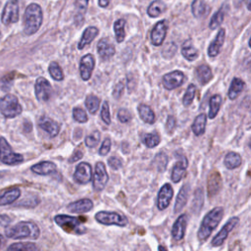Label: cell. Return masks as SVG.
Listing matches in <instances>:
<instances>
[{
    "mask_svg": "<svg viewBox=\"0 0 251 251\" xmlns=\"http://www.w3.org/2000/svg\"><path fill=\"white\" fill-rule=\"evenodd\" d=\"M223 217H224L223 207H215L204 216L197 232L198 239L201 242L206 241L209 238L213 230L218 226V225L222 221Z\"/></svg>",
    "mask_w": 251,
    "mask_h": 251,
    "instance_id": "cell-1",
    "label": "cell"
},
{
    "mask_svg": "<svg viewBox=\"0 0 251 251\" xmlns=\"http://www.w3.org/2000/svg\"><path fill=\"white\" fill-rule=\"evenodd\" d=\"M39 227L32 222H20L13 226L7 227L5 235L13 239H37L39 237Z\"/></svg>",
    "mask_w": 251,
    "mask_h": 251,
    "instance_id": "cell-2",
    "label": "cell"
},
{
    "mask_svg": "<svg viewBox=\"0 0 251 251\" xmlns=\"http://www.w3.org/2000/svg\"><path fill=\"white\" fill-rule=\"evenodd\" d=\"M42 10L38 4H29L24 15V31L26 35L35 33L42 24Z\"/></svg>",
    "mask_w": 251,
    "mask_h": 251,
    "instance_id": "cell-3",
    "label": "cell"
},
{
    "mask_svg": "<svg viewBox=\"0 0 251 251\" xmlns=\"http://www.w3.org/2000/svg\"><path fill=\"white\" fill-rule=\"evenodd\" d=\"M55 223L61 226L66 232L69 233H75V234H82L86 231L85 227L81 226L82 220L80 218L72 217L69 215H57L54 218Z\"/></svg>",
    "mask_w": 251,
    "mask_h": 251,
    "instance_id": "cell-4",
    "label": "cell"
},
{
    "mask_svg": "<svg viewBox=\"0 0 251 251\" xmlns=\"http://www.w3.org/2000/svg\"><path fill=\"white\" fill-rule=\"evenodd\" d=\"M0 112L7 119H13L22 113V106L17 96L6 94L0 98Z\"/></svg>",
    "mask_w": 251,
    "mask_h": 251,
    "instance_id": "cell-5",
    "label": "cell"
},
{
    "mask_svg": "<svg viewBox=\"0 0 251 251\" xmlns=\"http://www.w3.org/2000/svg\"><path fill=\"white\" fill-rule=\"evenodd\" d=\"M0 161L8 166H16L24 162L22 154L13 151L11 145L5 137H0Z\"/></svg>",
    "mask_w": 251,
    "mask_h": 251,
    "instance_id": "cell-6",
    "label": "cell"
},
{
    "mask_svg": "<svg viewBox=\"0 0 251 251\" xmlns=\"http://www.w3.org/2000/svg\"><path fill=\"white\" fill-rule=\"evenodd\" d=\"M95 220L98 223L106 226L115 225L119 226H125L127 225V220L124 215L111 211H100L96 213Z\"/></svg>",
    "mask_w": 251,
    "mask_h": 251,
    "instance_id": "cell-7",
    "label": "cell"
},
{
    "mask_svg": "<svg viewBox=\"0 0 251 251\" xmlns=\"http://www.w3.org/2000/svg\"><path fill=\"white\" fill-rule=\"evenodd\" d=\"M109 180V176L103 162H98L95 165V171L92 179V186L95 191H101L105 188Z\"/></svg>",
    "mask_w": 251,
    "mask_h": 251,
    "instance_id": "cell-8",
    "label": "cell"
},
{
    "mask_svg": "<svg viewBox=\"0 0 251 251\" xmlns=\"http://www.w3.org/2000/svg\"><path fill=\"white\" fill-rule=\"evenodd\" d=\"M19 21V1L9 0L2 12L1 22L8 25L10 24L17 23Z\"/></svg>",
    "mask_w": 251,
    "mask_h": 251,
    "instance_id": "cell-9",
    "label": "cell"
},
{
    "mask_svg": "<svg viewBox=\"0 0 251 251\" xmlns=\"http://www.w3.org/2000/svg\"><path fill=\"white\" fill-rule=\"evenodd\" d=\"M35 96L38 101L46 102L50 99L52 94V87L50 82L45 77H38L34 84Z\"/></svg>",
    "mask_w": 251,
    "mask_h": 251,
    "instance_id": "cell-10",
    "label": "cell"
},
{
    "mask_svg": "<svg viewBox=\"0 0 251 251\" xmlns=\"http://www.w3.org/2000/svg\"><path fill=\"white\" fill-rule=\"evenodd\" d=\"M184 81V74L180 71H173L163 75L162 83L168 90H173L180 86Z\"/></svg>",
    "mask_w": 251,
    "mask_h": 251,
    "instance_id": "cell-11",
    "label": "cell"
},
{
    "mask_svg": "<svg viewBox=\"0 0 251 251\" xmlns=\"http://www.w3.org/2000/svg\"><path fill=\"white\" fill-rule=\"evenodd\" d=\"M239 219L237 217H232L230 218L227 223H226V225L222 227V229L217 233V235L212 239V245L217 247L220 246L224 243V241L227 238L229 232L233 229V227H235V226L238 224Z\"/></svg>",
    "mask_w": 251,
    "mask_h": 251,
    "instance_id": "cell-12",
    "label": "cell"
},
{
    "mask_svg": "<svg viewBox=\"0 0 251 251\" xmlns=\"http://www.w3.org/2000/svg\"><path fill=\"white\" fill-rule=\"evenodd\" d=\"M91 176H92L91 166L88 163L82 162L76 166L74 174V179L77 183L79 184L88 183L91 180Z\"/></svg>",
    "mask_w": 251,
    "mask_h": 251,
    "instance_id": "cell-13",
    "label": "cell"
},
{
    "mask_svg": "<svg viewBox=\"0 0 251 251\" xmlns=\"http://www.w3.org/2000/svg\"><path fill=\"white\" fill-rule=\"evenodd\" d=\"M167 30H168L167 22L165 20L158 22L154 25V27L151 31V34H150L152 44L155 46H160L164 42V39L167 34Z\"/></svg>",
    "mask_w": 251,
    "mask_h": 251,
    "instance_id": "cell-14",
    "label": "cell"
},
{
    "mask_svg": "<svg viewBox=\"0 0 251 251\" xmlns=\"http://www.w3.org/2000/svg\"><path fill=\"white\" fill-rule=\"evenodd\" d=\"M174 195V190L173 187L170 183H165L161 189L159 190L158 193V198H157V206L159 210H165L166 208H168V206L170 205L172 198Z\"/></svg>",
    "mask_w": 251,
    "mask_h": 251,
    "instance_id": "cell-15",
    "label": "cell"
},
{
    "mask_svg": "<svg viewBox=\"0 0 251 251\" xmlns=\"http://www.w3.org/2000/svg\"><path fill=\"white\" fill-rule=\"evenodd\" d=\"M95 66V59L93 55L86 54L80 59L79 63V73L83 80H88L91 77L92 71Z\"/></svg>",
    "mask_w": 251,
    "mask_h": 251,
    "instance_id": "cell-16",
    "label": "cell"
},
{
    "mask_svg": "<svg viewBox=\"0 0 251 251\" xmlns=\"http://www.w3.org/2000/svg\"><path fill=\"white\" fill-rule=\"evenodd\" d=\"M186 224H187V216L185 214L180 215L175 222L172 228V236L176 241H179L183 238L185 233Z\"/></svg>",
    "mask_w": 251,
    "mask_h": 251,
    "instance_id": "cell-17",
    "label": "cell"
},
{
    "mask_svg": "<svg viewBox=\"0 0 251 251\" xmlns=\"http://www.w3.org/2000/svg\"><path fill=\"white\" fill-rule=\"evenodd\" d=\"M221 187H222V176L220 173L215 171L212 174H210V176H208V181H207L208 195L210 197L215 196L221 190Z\"/></svg>",
    "mask_w": 251,
    "mask_h": 251,
    "instance_id": "cell-18",
    "label": "cell"
},
{
    "mask_svg": "<svg viewBox=\"0 0 251 251\" xmlns=\"http://www.w3.org/2000/svg\"><path fill=\"white\" fill-rule=\"evenodd\" d=\"M93 208V202L88 198L79 199L72 202L67 206V209L73 213H86Z\"/></svg>",
    "mask_w": 251,
    "mask_h": 251,
    "instance_id": "cell-19",
    "label": "cell"
},
{
    "mask_svg": "<svg viewBox=\"0 0 251 251\" xmlns=\"http://www.w3.org/2000/svg\"><path fill=\"white\" fill-rule=\"evenodd\" d=\"M38 126L45 130L51 137L56 136L60 131V126L57 122L54 120L47 118V117H41L38 121Z\"/></svg>",
    "mask_w": 251,
    "mask_h": 251,
    "instance_id": "cell-20",
    "label": "cell"
},
{
    "mask_svg": "<svg viewBox=\"0 0 251 251\" xmlns=\"http://www.w3.org/2000/svg\"><path fill=\"white\" fill-rule=\"evenodd\" d=\"M225 37H226V30L224 28H221L217 33L215 39L211 42V44L208 47V55L210 57H216L220 53V50L225 42Z\"/></svg>",
    "mask_w": 251,
    "mask_h": 251,
    "instance_id": "cell-21",
    "label": "cell"
},
{
    "mask_svg": "<svg viewBox=\"0 0 251 251\" xmlns=\"http://www.w3.org/2000/svg\"><path fill=\"white\" fill-rule=\"evenodd\" d=\"M187 166H188V161L185 157H182L176 163V165L173 168L172 176H171V178L174 182L176 183L178 182L185 176Z\"/></svg>",
    "mask_w": 251,
    "mask_h": 251,
    "instance_id": "cell-22",
    "label": "cell"
},
{
    "mask_svg": "<svg viewBox=\"0 0 251 251\" xmlns=\"http://www.w3.org/2000/svg\"><path fill=\"white\" fill-rule=\"evenodd\" d=\"M97 52L101 59L108 60L115 54V47L107 38H102L97 44Z\"/></svg>",
    "mask_w": 251,
    "mask_h": 251,
    "instance_id": "cell-23",
    "label": "cell"
},
{
    "mask_svg": "<svg viewBox=\"0 0 251 251\" xmlns=\"http://www.w3.org/2000/svg\"><path fill=\"white\" fill-rule=\"evenodd\" d=\"M30 170L36 174V175H39V176H48V175H51L53 173L56 172L57 170V167L56 165L53 163V162H50V161H43V162H40L38 164H35L33 165Z\"/></svg>",
    "mask_w": 251,
    "mask_h": 251,
    "instance_id": "cell-24",
    "label": "cell"
},
{
    "mask_svg": "<svg viewBox=\"0 0 251 251\" xmlns=\"http://www.w3.org/2000/svg\"><path fill=\"white\" fill-rule=\"evenodd\" d=\"M98 28L95 27V26H88L84 29L81 37H80V40L77 44V48L79 50L83 49L86 45H88L89 43H91L93 41V39L97 36L98 34Z\"/></svg>",
    "mask_w": 251,
    "mask_h": 251,
    "instance_id": "cell-25",
    "label": "cell"
},
{
    "mask_svg": "<svg viewBox=\"0 0 251 251\" xmlns=\"http://www.w3.org/2000/svg\"><path fill=\"white\" fill-rule=\"evenodd\" d=\"M20 196H21V189L18 187L5 190L2 193H0V206L12 204Z\"/></svg>",
    "mask_w": 251,
    "mask_h": 251,
    "instance_id": "cell-26",
    "label": "cell"
},
{
    "mask_svg": "<svg viewBox=\"0 0 251 251\" xmlns=\"http://www.w3.org/2000/svg\"><path fill=\"white\" fill-rule=\"evenodd\" d=\"M89 0H75V22L76 25H80L83 23L84 15L87 10Z\"/></svg>",
    "mask_w": 251,
    "mask_h": 251,
    "instance_id": "cell-27",
    "label": "cell"
},
{
    "mask_svg": "<svg viewBox=\"0 0 251 251\" xmlns=\"http://www.w3.org/2000/svg\"><path fill=\"white\" fill-rule=\"evenodd\" d=\"M188 193H189V186L187 184H184L178 191V194L176 199V204H175V212L176 213L180 212L183 209V207L185 206L187 199H188Z\"/></svg>",
    "mask_w": 251,
    "mask_h": 251,
    "instance_id": "cell-28",
    "label": "cell"
},
{
    "mask_svg": "<svg viewBox=\"0 0 251 251\" xmlns=\"http://www.w3.org/2000/svg\"><path fill=\"white\" fill-rule=\"evenodd\" d=\"M244 81L239 78V77H234L230 83L228 92H227V96L230 100H234L238 97V95L242 92L243 88H244Z\"/></svg>",
    "mask_w": 251,
    "mask_h": 251,
    "instance_id": "cell-29",
    "label": "cell"
},
{
    "mask_svg": "<svg viewBox=\"0 0 251 251\" xmlns=\"http://www.w3.org/2000/svg\"><path fill=\"white\" fill-rule=\"evenodd\" d=\"M138 114L139 117L141 118V120L146 123V124H154L155 123V113L153 112V110L146 104H139L138 105Z\"/></svg>",
    "mask_w": 251,
    "mask_h": 251,
    "instance_id": "cell-30",
    "label": "cell"
},
{
    "mask_svg": "<svg viewBox=\"0 0 251 251\" xmlns=\"http://www.w3.org/2000/svg\"><path fill=\"white\" fill-rule=\"evenodd\" d=\"M196 76H197L199 82L202 85H204L212 79L213 74H212V71L209 66L201 65L196 69Z\"/></svg>",
    "mask_w": 251,
    "mask_h": 251,
    "instance_id": "cell-31",
    "label": "cell"
},
{
    "mask_svg": "<svg viewBox=\"0 0 251 251\" xmlns=\"http://www.w3.org/2000/svg\"><path fill=\"white\" fill-rule=\"evenodd\" d=\"M206 122H207V118H206L205 114H199L195 118V120L191 126V129L195 135L199 136L205 132Z\"/></svg>",
    "mask_w": 251,
    "mask_h": 251,
    "instance_id": "cell-32",
    "label": "cell"
},
{
    "mask_svg": "<svg viewBox=\"0 0 251 251\" xmlns=\"http://www.w3.org/2000/svg\"><path fill=\"white\" fill-rule=\"evenodd\" d=\"M224 163H225V166L229 169V170H232V169H235V168H238L241 163H242V159L240 157V155L236 152H233V151H230L228 152L226 157H225V160H224Z\"/></svg>",
    "mask_w": 251,
    "mask_h": 251,
    "instance_id": "cell-33",
    "label": "cell"
},
{
    "mask_svg": "<svg viewBox=\"0 0 251 251\" xmlns=\"http://www.w3.org/2000/svg\"><path fill=\"white\" fill-rule=\"evenodd\" d=\"M181 54L188 61H194L198 57V51L190 40H186L181 46Z\"/></svg>",
    "mask_w": 251,
    "mask_h": 251,
    "instance_id": "cell-34",
    "label": "cell"
},
{
    "mask_svg": "<svg viewBox=\"0 0 251 251\" xmlns=\"http://www.w3.org/2000/svg\"><path fill=\"white\" fill-rule=\"evenodd\" d=\"M166 5L163 1L161 0H155L153 1L148 9H147V14L151 17V18H157L159 17L161 14H163L166 10Z\"/></svg>",
    "mask_w": 251,
    "mask_h": 251,
    "instance_id": "cell-35",
    "label": "cell"
},
{
    "mask_svg": "<svg viewBox=\"0 0 251 251\" xmlns=\"http://www.w3.org/2000/svg\"><path fill=\"white\" fill-rule=\"evenodd\" d=\"M222 104V97L220 94H215L210 98V102H209V113L208 116L210 119H214L221 107Z\"/></svg>",
    "mask_w": 251,
    "mask_h": 251,
    "instance_id": "cell-36",
    "label": "cell"
},
{
    "mask_svg": "<svg viewBox=\"0 0 251 251\" xmlns=\"http://www.w3.org/2000/svg\"><path fill=\"white\" fill-rule=\"evenodd\" d=\"M125 26H126V21L123 19H120L114 23V31H115V36L116 40L121 43L125 40L126 37V31H125Z\"/></svg>",
    "mask_w": 251,
    "mask_h": 251,
    "instance_id": "cell-37",
    "label": "cell"
},
{
    "mask_svg": "<svg viewBox=\"0 0 251 251\" xmlns=\"http://www.w3.org/2000/svg\"><path fill=\"white\" fill-rule=\"evenodd\" d=\"M191 10L195 18H202L207 12V7L203 0H194L191 5Z\"/></svg>",
    "mask_w": 251,
    "mask_h": 251,
    "instance_id": "cell-38",
    "label": "cell"
},
{
    "mask_svg": "<svg viewBox=\"0 0 251 251\" xmlns=\"http://www.w3.org/2000/svg\"><path fill=\"white\" fill-rule=\"evenodd\" d=\"M48 71L53 79H55L57 81L64 79V73L62 71V68L58 65V63L51 62L48 67Z\"/></svg>",
    "mask_w": 251,
    "mask_h": 251,
    "instance_id": "cell-39",
    "label": "cell"
},
{
    "mask_svg": "<svg viewBox=\"0 0 251 251\" xmlns=\"http://www.w3.org/2000/svg\"><path fill=\"white\" fill-rule=\"evenodd\" d=\"M142 141L146 147L154 148L160 143V136L157 132L147 133L142 137Z\"/></svg>",
    "mask_w": 251,
    "mask_h": 251,
    "instance_id": "cell-40",
    "label": "cell"
},
{
    "mask_svg": "<svg viewBox=\"0 0 251 251\" xmlns=\"http://www.w3.org/2000/svg\"><path fill=\"white\" fill-rule=\"evenodd\" d=\"M99 104H100L99 98L93 94H90L85 98V106L89 111V113L91 114H95L97 112L99 108Z\"/></svg>",
    "mask_w": 251,
    "mask_h": 251,
    "instance_id": "cell-41",
    "label": "cell"
},
{
    "mask_svg": "<svg viewBox=\"0 0 251 251\" xmlns=\"http://www.w3.org/2000/svg\"><path fill=\"white\" fill-rule=\"evenodd\" d=\"M7 249L14 250V251H33V250H37L38 247L31 242H27V243L20 242V243H14L10 245Z\"/></svg>",
    "mask_w": 251,
    "mask_h": 251,
    "instance_id": "cell-42",
    "label": "cell"
},
{
    "mask_svg": "<svg viewBox=\"0 0 251 251\" xmlns=\"http://www.w3.org/2000/svg\"><path fill=\"white\" fill-rule=\"evenodd\" d=\"M153 164L157 167V170L159 172L165 171L166 168H167V165H168V156L165 153H163V152L158 153L155 156Z\"/></svg>",
    "mask_w": 251,
    "mask_h": 251,
    "instance_id": "cell-43",
    "label": "cell"
},
{
    "mask_svg": "<svg viewBox=\"0 0 251 251\" xmlns=\"http://www.w3.org/2000/svg\"><path fill=\"white\" fill-rule=\"evenodd\" d=\"M195 93H196V86L193 83L189 84L182 98V103L184 106H189L192 103L195 97Z\"/></svg>",
    "mask_w": 251,
    "mask_h": 251,
    "instance_id": "cell-44",
    "label": "cell"
},
{
    "mask_svg": "<svg viewBox=\"0 0 251 251\" xmlns=\"http://www.w3.org/2000/svg\"><path fill=\"white\" fill-rule=\"evenodd\" d=\"M224 17H225V13L223 9H220L211 19V22L209 24V27L211 29H216L224 21Z\"/></svg>",
    "mask_w": 251,
    "mask_h": 251,
    "instance_id": "cell-45",
    "label": "cell"
},
{
    "mask_svg": "<svg viewBox=\"0 0 251 251\" xmlns=\"http://www.w3.org/2000/svg\"><path fill=\"white\" fill-rule=\"evenodd\" d=\"M73 118H74V120L75 122L81 123V124L82 123H86L87 120H88L86 112L83 109L79 108V107L74 108V110H73Z\"/></svg>",
    "mask_w": 251,
    "mask_h": 251,
    "instance_id": "cell-46",
    "label": "cell"
},
{
    "mask_svg": "<svg viewBox=\"0 0 251 251\" xmlns=\"http://www.w3.org/2000/svg\"><path fill=\"white\" fill-rule=\"evenodd\" d=\"M99 140H100V132L95 130L91 134L85 137V145L89 148H93L98 144Z\"/></svg>",
    "mask_w": 251,
    "mask_h": 251,
    "instance_id": "cell-47",
    "label": "cell"
},
{
    "mask_svg": "<svg viewBox=\"0 0 251 251\" xmlns=\"http://www.w3.org/2000/svg\"><path fill=\"white\" fill-rule=\"evenodd\" d=\"M100 116L103 120V122L106 125H110L111 124V116H110V109H109V103L107 101H105L102 105V109H101V113Z\"/></svg>",
    "mask_w": 251,
    "mask_h": 251,
    "instance_id": "cell-48",
    "label": "cell"
},
{
    "mask_svg": "<svg viewBox=\"0 0 251 251\" xmlns=\"http://www.w3.org/2000/svg\"><path fill=\"white\" fill-rule=\"evenodd\" d=\"M108 165L111 167V169L113 170H119L122 168L123 166V162L120 158L116 157V156H112L108 159Z\"/></svg>",
    "mask_w": 251,
    "mask_h": 251,
    "instance_id": "cell-49",
    "label": "cell"
},
{
    "mask_svg": "<svg viewBox=\"0 0 251 251\" xmlns=\"http://www.w3.org/2000/svg\"><path fill=\"white\" fill-rule=\"evenodd\" d=\"M118 119L121 123H127L130 121L131 119V115L130 113L126 110V109H121L119 112H118Z\"/></svg>",
    "mask_w": 251,
    "mask_h": 251,
    "instance_id": "cell-50",
    "label": "cell"
},
{
    "mask_svg": "<svg viewBox=\"0 0 251 251\" xmlns=\"http://www.w3.org/2000/svg\"><path fill=\"white\" fill-rule=\"evenodd\" d=\"M110 149H111V140H110V138H105V140L102 142V144L100 146L99 154L101 156H105L109 153Z\"/></svg>",
    "mask_w": 251,
    "mask_h": 251,
    "instance_id": "cell-51",
    "label": "cell"
},
{
    "mask_svg": "<svg viewBox=\"0 0 251 251\" xmlns=\"http://www.w3.org/2000/svg\"><path fill=\"white\" fill-rule=\"evenodd\" d=\"M176 119L174 116H169L166 122V130L168 131V133H172L175 130L176 127Z\"/></svg>",
    "mask_w": 251,
    "mask_h": 251,
    "instance_id": "cell-52",
    "label": "cell"
},
{
    "mask_svg": "<svg viewBox=\"0 0 251 251\" xmlns=\"http://www.w3.org/2000/svg\"><path fill=\"white\" fill-rule=\"evenodd\" d=\"M124 83L122 81L118 82L116 84V86L114 87V90H113V96L116 98V99H119L122 94H123V91H124Z\"/></svg>",
    "mask_w": 251,
    "mask_h": 251,
    "instance_id": "cell-53",
    "label": "cell"
},
{
    "mask_svg": "<svg viewBox=\"0 0 251 251\" xmlns=\"http://www.w3.org/2000/svg\"><path fill=\"white\" fill-rule=\"evenodd\" d=\"M11 224V219L7 215H0V226H8Z\"/></svg>",
    "mask_w": 251,
    "mask_h": 251,
    "instance_id": "cell-54",
    "label": "cell"
},
{
    "mask_svg": "<svg viewBox=\"0 0 251 251\" xmlns=\"http://www.w3.org/2000/svg\"><path fill=\"white\" fill-rule=\"evenodd\" d=\"M81 157H82V152L79 151V150H76V151H75V153L71 156V158L69 159V162H70V163L76 162V161L79 160Z\"/></svg>",
    "mask_w": 251,
    "mask_h": 251,
    "instance_id": "cell-55",
    "label": "cell"
},
{
    "mask_svg": "<svg viewBox=\"0 0 251 251\" xmlns=\"http://www.w3.org/2000/svg\"><path fill=\"white\" fill-rule=\"evenodd\" d=\"M109 3H110V0H98L99 6H100V7H103V8L107 7V6L109 5Z\"/></svg>",
    "mask_w": 251,
    "mask_h": 251,
    "instance_id": "cell-56",
    "label": "cell"
},
{
    "mask_svg": "<svg viewBox=\"0 0 251 251\" xmlns=\"http://www.w3.org/2000/svg\"><path fill=\"white\" fill-rule=\"evenodd\" d=\"M245 67L247 69H251V56L245 61Z\"/></svg>",
    "mask_w": 251,
    "mask_h": 251,
    "instance_id": "cell-57",
    "label": "cell"
},
{
    "mask_svg": "<svg viewBox=\"0 0 251 251\" xmlns=\"http://www.w3.org/2000/svg\"><path fill=\"white\" fill-rule=\"evenodd\" d=\"M4 242H5V238H4V236L2 234H0V248L2 247Z\"/></svg>",
    "mask_w": 251,
    "mask_h": 251,
    "instance_id": "cell-58",
    "label": "cell"
},
{
    "mask_svg": "<svg viewBox=\"0 0 251 251\" xmlns=\"http://www.w3.org/2000/svg\"><path fill=\"white\" fill-rule=\"evenodd\" d=\"M247 8L251 11V0H247Z\"/></svg>",
    "mask_w": 251,
    "mask_h": 251,
    "instance_id": "cell-59",
    "label": "cell"
},
{
    "mask_svg": "<svg viewBox=\"0 0 251 251\" xmlns=\"http://www.w3.org/2000/svg\"><path fill=\"white\" fill-rule=\"evenodd\" d=\"M249 47H250V48H251V38H250V39H249Z\"/></svg>",
    "mask_w": 251,
    "mask_h": 251,
    "instance_id": "cell-60",
    "label": "cell"
},
{
    "mask_svg": "<svg viewBox=\"0 0 251 251\" xmlns=\"http://www.w3.org/2000/svg\"><path fill=\"white\" fill-rule=\"evenodd\" d=\"M159 249H166V247H162V246H160V247H159Z\"/></svg>",
    "mask_w": 251,
    "mask_h": 251,
    "instance_id": "cell-61",
    "label": "cell"
},
{
    "mask_svg": "<svg viewBox=\"0 0 251 251\" xmlns=\"http://www.w3.org/2000/svg\"><path fill=\"white\" fill-rule=\"evenodd\" d=\"M1 36H2V34H1V31H0V39H1Z\"/></svg>",
    "mask_w": 251,
    "mask_h": 251,
    "instance_id": "cell-62",
    "label": "cell"
}]
</instances>
